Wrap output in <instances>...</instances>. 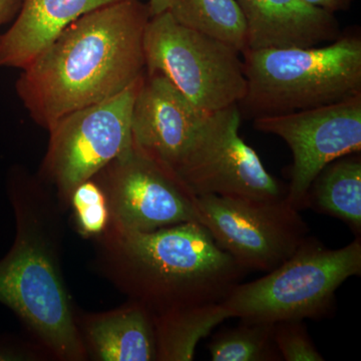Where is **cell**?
Here are the masks:
<instances>
[{
  "label": "cell",
  "instance_id": "obj_1",
  "mask_svg": "<svg viewBox=\"0 0 361 361\" xmlns=\"http://www.w3.org/2000/svg\"><path fill=\"white\" fill-rule=\"evenodd\" d=\"M149 18L148 4L126 0L63 28L16 80L33 122L49 130L61 116L111 99L140 80Z\"/></svg>",
  "mask_w": 361,
  "mask_h": 361
},
{
  "label": "cell",
  "instance_id": "obj_2",
  "mask_svg": "<svg viewBox=\"0 0 361 361\" xmlns=\"http://www.w3.org/2000/svg\"><path fill=\"white\" fill-rule=\"evenodd\" d=\"M7 194L16 236L0 260V303L47 360H89L61 267L66 212L51 188L21 168L9 173Z\"/></svg>",
  "mask_w": 361,
  "mask_h": 361
},
{
  "label": "cell",
  "instance_id": "obj_3",
  "mask_svg": "<svg viewBox=\"0 0 361 361\" xmlns=\"http://www.w3.org/2000/svg\"><path fill=\"white\" fill-rule=\"evenodd\" d=\"M92 242V270L153 314L222 302L247 272L197 222L151 232L109 226Z\"/></svg>",
  "mask_w": 361,
  "mask_h": 361
},
{
  "label": "cell",
  "instance_id": "obj_4",
  "mask_svg": "<svg viewBox=\"0 0 361 361\" xmlns=\"http://www.w3.org/2000/svg\"><path fill=\"white\" fill-rule=\"evenodd\" d=\"M247 92L239 106L253 118L338 103L361 94V37L342 35L325 47L242 52Z\"/></svg>",
  "mask_w": 361,
  "mask_h": 361
},
{
  "label": "cell",
  "instance_id": "obj_5",
  "mask_svg": "<svg viewBox=\"0 0 361 361\" xmlns=\"http://www.w3.org/2000/svg\"><path fill=\"white\" fill-rule=\"evenodd\" d=\"M360 275V237L334 250L308 236L282 264L236 285L222 303L232 318L247 322L319 320L336 310L337 289Z\"/></svg>",
  "mask_w": 361,
  "mask_h": 361
},
{
  "label": "cell",
  "instance_id": "obj_6",
  "mask_svg": "<svg viewBox=\"0 0 361 361\" xmlns=\"http://www.w3.org/2000/svg\"><path fill=\"white\" fill-rule=\"evenodd\" d=\"M144 54L146 73L164 75L207 114L239 104L246 96L241 52L180 25L169 11L149 18Z\"/></svg>",
  "mask_w": 361,
  "mask_h": 361
},
{
  "label": "cell",
  "instance_id": "obj_7",
  "mask_svg": "<svg viewBox=\"0 0 361 361\" xmlns=\"http://www.w3.org/2000/svg\"><path fill=\"white\" fill-rule=\"evenodd\" d=\"M142 77L111 99L61 116L49 130L39 178L65 212L78 185L133 146V109Z\"/></svg>",
  "mask_w": 361,
  "mask_h": 361
},
{
  "label": "cell",
  "instance_id": "obj_8",
  "mask_svg": "<svg viewBox=\"0 0 361 361\" xmlns=\"http://www.w3.org/2000/svg\"><path fill=\"white\" fill-rule=\"evenodd\" d=\"M199 222L244 270L269 272L290 257L310 234L300 211L286 199L264 201L195 197Z\"/></svg>",
  "mask_w": 361,
  "mask_h": 361
},
{
  "label": "cell",
  "instance_id": "obj_9",
  "mask_svg": "<svg viewBox=\"0 0 361 361\" xmlns=\"http://www.w3.org/2000/svg\"><path fill=\"white\" fill-rule=\"evenodd\" d=\"M239 104L209 114L175 171L195 197L280 200L286 190L266 170L255 149L240 137Z\"/></svg>",
  "mask_w": 361,
  "mask_h": 361
},
{
  "label": "cell",
  "instance_id": "obj_10",
  "mask_svg": "<svg viewBox=\"0 0 361 361\" xmlns=\"http://www.w3.org/2000/svg\"><path fill=\"white\" fill-rule=\"evenodd\" d=\"M94 179L106 195L111 227L151 232L182 223H200L194 195L177 176L134 144Z\"/></svg>",
  "mask_w": 361,
  "mask_h": 361
},
{
  "label": "cell",
  "instance_id": "obj_11",
  "mask_svg": "<svg viewBox=\"0 0 361 361\" xmlns=\"http://www.w3.org/2000/svg\"><path fill=\"white\" fill-rule=\"evenodd\" d=\"M260 132L277 135L290 149V183L286 201L306 208L313 180L325 166L361 151V94L319 108L254 118Z\"/></svg>",
  "mask_w": 361,
  "mask_h": 361
},
{
  "label": "cell",
  "instance_id": "obj_12",
  "mask_svg": "<svg viewBox=\"0 0 361 361\" xmlns=\"http://www.w3.org/2000/svg\"><path fill=\"white\" fill-rule=\"evenodd\" d=\"M208 115L164 75L145 71L133 109V144L175 174Z\"/></svg>",
  "mask_w": 361,
  "mask_h": 361
},
{
  "label": "cell",
  "instance_id": "obj_13",
  "mask_svg": "<svg viewBox=\"0 0 361 361\" xmlns=\"http://www.w3.org/2000/svg\"><path fill=\"white\" fill-rule=\"evenodd\" d=\"M236 1L245 18L249 49L318 47L342 35L334 13L304 0Z\"/></svg>",
  "mask_w": 361,
  "mask_h": 361
},
{
  "label": "cell",
  "instance_id": "obj_14",
  "mask_svg": "<svg viewBox=\"0 0 361 361\" xmlns=\"http://www.w3.org/2000/svg\"><path fill=\"white\" fill-rule=\"evenodd\" d=\"M75 323L89 360L157 361L153 313L142 303L128 299L97 313L75 308Z\"/></svg>",
  "mask_w": 361,
  "mask_h": 361
},
{
  "label": "cell",
  "instance_id": "obj_15",
  "mask_svg": "<svg viewBox=\"0 0 361 361\" xmlns=\"http://www.w3.org/2000/svg\"><path fill=\"white\" fill-rule=\"evenodd\" d=\"M122 1L126 0H23L13 25L0 35V68L23 70L71 23Z\"/></svg>",
  "mask_w": 361,
  "mask_h": 361
},
{
  "label": "cell",
  "instance_id": "obj_16",
  "mask_svg": "<svg viewBox=\"0 0 361 361\" xmlns=\"http://www.w3.org/2000/svg\"><path fill=\"white\" fill-rule=\"evenodd\" d=\"M229 318L232 316L222 302L155 313L157 361L193 360L199 342Z\"/></svg>",
  "mask_w": 361,
  "mask_h": 361
},
{
  "label": "cell",
  "instance_id": "obj_17",
  "mask_svg": "<svg viewBox=\"0 0 361 361\" xmlns=\"http://www.w3.org/2000/svg\"><path fill=\"white\" fill-rule=\"evenodd\" d=\"M307 207L342 221L360 237V153L336 159L320 171L308 191Z\"/></svg>",
  "mask_w": 361,
  "mask_h": 361
},
{
  "label": "cell",
  "instance_id": "obj_18",
  "mask_svg": "<svg viewBox=\"0 0 361 361\" xmlns=\"http://www.w3.org/2000/svg\"><path fill=\"white\" fill-rule=\"evenodd\" d=\"M169 11L180 25L241 54L247 49L246 21L236 0H174Z\"/></svg>",
  "mask_w": 361,
  "mask_h": 361
},
{
  "label": "cell",
  "instance_id": "obj_19",
  "mask_svg": "<svg viewBox=\"0 0 361 361\" xmlns=\"http://www.w3.org/2000/svg\"><path fill=\"white\" fill-rule=\"evenodd\" d=\"M273 331L274 323L241 320L237 326L221 330L211 338L208 344L211 360H282Z\"/></svg>",
  "mask_w": 361,
  "mask_h": 361
},
{
  "label": "cell",
  "instance_id": "obj_20",
  "mask_svg": "<svg viewBox=\"0 0 361 361\" xmlns=\"http://www.w3.org/2000/svg\"><path fill=\"white\" fill-rule=\"evenodd\" d=\"M68 210H71L73 228L82 238L92 241L103 235L110 225L106 195L94 178L75 188Z\"/></svg>",
  "mask_w": 361,
  "mask_h": 361
},
{
  "label": "cell",
  "instance_id": "obj_21",
  "mask_svg": "<svg viewBox=\"0 0 361 361\" xmlns=\"http://www.w3.org/2000/svg\"><path fill=\"white\" fill-rule=\"evenodd\" d=\"M274 342L282 360L323 361L304 320H283L274 323Z\"/></svg>",
  "mask_w": 361,
  "mask_h": 361
},
{
  "label": "cell",
  "instance_id": "obj_22",
  "mask_svg": "<svg viewBox=\"0 0 361 361\" xmlns=\"http://www.w3.org/2000/svg\"><path fill=\"white\" fill-rule=\"evenodd\" d=\"M23 2V0H0V28L14 20L20 13Z\"/></svg>",
  "mask_w": 361,
  "mask_h": 361
},
{
  "label": "cell",
  "instance_id": "obj_23",
  "mask_svg": "<svg viewBox=\"0 0 361 361\" xmlns=\"http://www.w3.org/2000/svg\"><path fill=\"white\" fill-rule=\"evenodd\" d=\"M311 6L324 9L329 13H336L337 11H346L350 8L353 0H304Z\"/></svg>",
  "mask_w": 361,
  "mask_h": 361
},
{
  "label": "cell",
  "instance_id": "obj_24",
  "mask_svg": "<svg viewBox=\"0 0 361 361\" xmlns=\"http://www.w3.org/2000/svg\"><path fill=\"white\" fill-rule=\"evenodd\" d=\"M174 0H149L148 6L151 16L169 11Z\"/></svg>",
  "mask_w": 361,
  "mask_h": 361
},
{
  "label": "cell",
  "instance_id": "obj_25",
  "mask_svg": "<svg viewBox=\"0 0 361 361\" xmlns=\"http://www.w3.org/2000/svg\"><path fill=\"white\" fill-rule=\"evenodd\" d=\"M0 358H1V349H0Z\"/></svg>",
  "mask_w": 361,
  "mask_h": 361
}]
</instances>
